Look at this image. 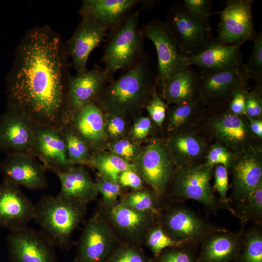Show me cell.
Returning a JSON list of instances; mask_svg holds the SVG:
<instances>
[{
    "label": "cell",
    "instance_id": "1",
    "mask_svg": "<svg viewBox=\"0 0 262 262\" xmlns=\"http://www.w3.org/2000/svg\"><path fill=\"white\" fill-rule=\"evenodd\" d=\"M68 59L61 37L50 27L30 30L16 49L7 82L8 104L36 124L58 127L66 107Z\"/></svg>",
    "mask_w": 262,
    "mask_h": 262
},
{
    "label": "cell",
    "instance_id": "2",
    "mask_svg": "<svg viewBox=\"0 0 262 262\" xmlns=\"http://www.w3.org/2000/svg\"><path fill=\"white\" fill-rule=\"evenodd\" d=\"M157 86V75L153 76L148 60L143 56L118 79L106 85L95 103L103 111L124 116L145 107Z\"/></svg>",
    "mask_w": 262,
    "mask_h": 262
},
{
    "label": "cell",
    "instance_id": "3",
    "mask_svg": "<svg viewBox=\"0 0 262 262\" xmlns=\"http://www.w3.org/2000/svg\"><path fill=\"white\" fill-rule=\"evenodd\" d=\"M87 205L59 194L43 195L35 204L33 220L55 247L68 250L73 233L85 216Z\"/></svg>",
    "mask_w": 262,
    "mask_h": 262
},
{
    "label": "cell",
    "instance_id": "4",
    "mask_svg": "<svg viewBox=\"0 0 262 262\" xmlns=\"http://www.w3.org/2000/svg\"><path fill=\"white\" fill-rule=\"evenodd\" d=\"M139 15L140 10L130 13L109 32L100 62L113 80L116 71L130 68L143 56L145 36Z\"/></svg>",
    "mask_w": 262,
    "mask_h": 262
},
{
    "label": "cell",
    "instance_id": "5",
    "mask_svg": "<svg viewBox=\"0 0 262 262\" xmlns=\"http://www.w3.org/2000/svg\"><path fill=\"white\" fill-rule=\"evenodd\" d=\"M198 127L195 129L202 132V136H206L207 140L212 139L233 152L250 146L262 144L261 140L251 132L246 115L240 116L230 113L227 105L206 107L195 128Z\"/></svg>",
    "mask_w": 262,
    "mask_h": 262
},
{
    "label": "cell",
    "instance_id": "6",
    "mask_svg": "<svg viewBox=\"0 0 262 262\" xmlns=\"http://www.w3.org/2000/svg\"><path fill=\"white\" fill-rule=\"evenodd\" d=\"M213 169L204 161L176 167L168 186L169 197L176 200H195L210 211H216L220 204L211 185Z\"/></svg>",
    "mask_w": 262,
    "mask_h": 262
},
{
    "label": "cell",
    "instance_id": "7",
    "mask_svg": "<svg viewBox=\"0 0 262 262\" xmlns=\"http://www.w3.org/2000/svg\"><path fill=\"white\" fill-rule=\"evenodd\" d=\"M157 222L180 245L200 244L209 234L223 229L184 206L160 208Z\"/></svg>",
    "mask_w": 262,
    "mask_h": 262
},
{
    "label": "cell",
    "instance_id": "8",
    "mask_svg": "<svg viewBox=\"0 0 262 262\" xmlns=\"http://www.w3.org/2000/svg\"><path fill=\"white\" fill-rule=\"evenodd\" d=\"M132 164L144 181L160 198L163 197L176 168L166 143L151 141L142 148Z\"/></svg>",
    "mask_w": 262,
    "mask_h": 262
},
{
    "label": "cell",
    "instance_id": "9",
    "mask_svg": "<svg viewBox=\"0 0 262 262\" xmlns=\"http://www.w3.org/2000/svg\"><path fill=\"white\" fill-rule=\"evenodd\" d=\"M142 29L145 38L153 43L157 51V85L161 87L172 75L191 66L188 55L182 50L165 22L153 20Z\"/></svg>",
    "mask_w": 262,
    "mask_h": 262
},
{
    "label": "cell",
    "instance_id": "10",
    "mask_svg": "<svg viewBox=\"0 0 262 262\" xmlns=\"http://www.w3.org/2000/svg\"><path fill=\"white\" fill-rule=\"evenodd\" d=\"M165 23L187 55L200 51L213 41L210 24L190 13L182 3L170 6Z\"/></svg>",
    "mask_w": 262,
    "mask_h": 262
},
{
    "label": "cell",
    "instance_id": "11",
    "mask_svg": "<svg viewBox=\"0 0 262 262\" xmlns=\"http://www.w3.org/2000/svg\"><path fill=\"white\" fill-rule=\"evenodd\" d=\"M121 242L101 211L85 224L74 260L76 262H106Z\"/></svg>",
    "mask_w": 262,
    "mask_h": 262
},
{
    "label": "cell",
    "instance_id": "12",
    "mask_svg": "<svg viewBox=\"0 0 262 262\" xmlns=\"http://www.w3.org/2000/svg\"><path fill=\"white\" fill-rule=\"evenodd\" d=\"M229 171L231 198L239 207L262 182V144L234 152Z\"/></svg>",
    "mask_w": 262,
    "mask_h": 262
},
{
    "label": "cell",
    "instance_id": "13",
    "mask_svg": "<svg viewBox=\"0 0 262 262\" xmlns=\"http://www.w3.org/2000/svg\"><path fill=\"white\" fill-rule=\"evenodd\" d=\"M252 0H229L220 12L218 36L215 40L225 45L241 46L253 40L257 33L254 29Z\"/></svg>",
    "mask_w": 262,
    "mask_h": 262
},
{
    "label": "cell",
    "instance_id": "14",
    "mask_svg": "<svg viewBox=\"0 0 262 262\" xmlns=\"http://www.w3.org/2000/svg\"><path fill=\"white\" fill-rule=\"evenodd\" d=\"M198 97L206 107L227 105L235 90L248 80L241 67L224 71L200 68L197 72Z\"/></svg>",
    "mask_w": 262,
    "mask_h": 262
},
{
    "label": "cell",
    "instance_id": "15",
    "mask_svg": "<svg viewBox=\"0 0 262 262\" xmlns=\"http://www.w3.org/2000/svg\"><path fill=\"white\" fill-rule=\"evenodd\" d=\"M6 240L11 262H57L55 247L40 230L25 226L10 230Z\"/></svg>",
    "mask_w": 262,
    "mask_h": 262
},
{
    "label": "cell",
    "instance_id": "16",
    "mask_svg": "<svg viewBox=\"0 0 262 262\" xmlns=\"http://www.w3.org/2000/svg\"><path fill=\"white\" fill-rule=\"evenodd\" d=\"M101 212L122 242L140 246L150 228L157 221L158 215L137 211L119 202Z\"/></svg>",
    "mask_w": 262,
    "mask_h": 262
},
{
    "label": "cell",
    "instance_id": "17",
    "mask_svg": "<svg viewBox=\"0 0 262 262\" xmlns=\"http://www.w3.org/2000/svg\"><path fill=\"white\" fill-rule=\"evenodd\" d=\"M34 125L25 113L8 104L0 115V152L31 153Z\"/></svg>",
    "mask_w": 262,
    "mask_h": 262
},
{
    "label": "cell",
    "instance_id": "18",
    "mask_svg": "<svg viewBox=\"0 0 262 262\" xmlns=\"http://www.w3.org/2000/svg\"><path fill=\"white\" fill-rule=\"evenodd\" d=\"M0 171L3 180L29 190H41L49 186L46 169L31 153L7 154L0 163Z\"/></svg>",
    "mask_w": 262,
    "mask_h": 262
},
{
    "label": "cell",
    "instance_id": "19",
    "mask_svg": "<svg viewBox=\"0 0 262 262\" xmlns=\"http://www.w3.org/2000/svg\"><path fill=\"white\" fill-rule=\"evenodd\" d=\"M31 153L46 170L53 173L73 166L68 160L66 144L58 127L35 124Z\"/></svg>",
    "mask_w": 262,
    "mask_h": 262
},
{
    "label": "cell",
    "instance_id": "20",
    "mask_svg": "<svg viewBox=\"0 0 262 262\" xmlns=\"http://www.w3.org/2000/svg\"><path fill=\"white\" fill-rule=\"evenodd\" d=\"M114 80L104 68L96 65L92 69L77 73L74 76L70 74L64 114L71 112L87 103L95 102L105 86Z\"/></svg>",
    "mask_w": 262,
    "mask_h": 262
},
{
    "label": "cell",
    "instance_id": "21",
    "mask_svg": "<svg viewBox=\"0 0 262 262\" xmlns=\"http://www.w3.org/2000/svg\"><path fill=\"white\" fill-rule=\"evenodd\" d=\"M34 207L19 186L3 180L0 183V227L12 230L27 226Z\"/></svg>",
    "mask_w": 262,
    "mask_h": 262
},
{
    "label": "cell",
    "instance_id": "22",
    "mask_svg": "<svg viewBox=\"0 0 262 262\" xmlns=\"http://www.w3.org/2000/svg\"><path fill=\"white\" fill-rule=\"evenodd\" d=\"M62 123H67L89 147L101 145L107 138L104 114L95 102L87 103L65 114Z\"/></svg>",
    "mask_w": 262,
    "mask_h": 262
},
{
    "label": "cell",
    "instance_id": "23",
    "mask_svg": "<svg viewBox=\"0 0 262 262\" xmlns=\"http://www.w3.org/2000/svg\"><path fill=\"white\" fill-rule=\"evenodd\" d=\"M107 32L96 22L82 18L72 35L65 44L71 66L77 73L87 69V63L91 52L100 45Z\"/></svg>",
    "mask_w": 262,
    "mask_h": 262
},
{
    "label": "cell",
    "instance_id": "24",
    "mask_svg": "<svg viewBox=\"0 0 262 262\" xmlns=\"http://www.w3.org/2000/svg\"><path fill=\"white\" fill-rule=\"evenodd\" d=\"M141 1L140 0H84L82 2L79 14L82 18L91 20L110 32Z\"/></svg>",
    "mask_w": 262,
    "mask_h": 262
},
{
    "label": "cell",
    "instance_id": "25",
    "mask_svg": "<svg viewBox=\"0 0 262 262\" xmlns=\"http://www.w3.org/2000/svg\"><path fill=\"white\" fill-rule=\"evenodd\" d=\"M245 233L225 229L207 236L200 243L197 262H234L242 246Z\"/></svg>",
    "mask_w": 262,
    "mask_h": 262
},
{
    "label": "cell",
    "instance_id": "26",
    "mask_svg": "<svg viewBox=\"0 0 262 262\" xmlns=\"http://www.w3.org/2000/svg\"><path fill=\"white\" fill-rule=\"evenodd\" d=\"M166 145L176 167L204 161L209 146L207 140L194 128L171 133Z\"/></svg>",
    "mask_w": 262,
    "mask_h": 262
},
{
    "label": "cell",
    "instance_id": "27",
    "mask_svg": "<svg viewBox=\"0 0 262 262\" xmlns=\"http://www.w3.org/2000/svg\"><path fill=\"white\" fill-rule=\"evenodd\" d=\"M241 46L225 45L213 41L200 51L188 55V63L200 68L224 71L242 66Z\"/></svg>",
    "mask_w": 262,
    "mask_h": 262
},
{
    "label": "cell",
    "instance_id": "28",
    "mask_svg": "<svg viewBox=\"0 0 262 262\" xmlns=\"http://www.w3.org/2000/svg\"><path fill=\"white\" fill-rule=\"evenodd\" d=\"M53 173L60 180L61 189L58 194L60 196L88 204L99 194L96 182L82 166L73 165L66 171Z\"/></svg>",
    "mask_w": 262,
    "mask_h": 262
},
{
    "label": "cell",
    "instance_id": "29",
    "mask_svg": "<svg viewBox=\"0 0 262 262\" xmlns=\"http://www.w3.org/2000/svg\"><path fill=\"white\" fill-rule=\"evenodd\" d=\"M160 88V95L167 104L192 102L198 98L197 73L187 67L170 76Z\"/></svg>",
    "mask_w": 262,
    "mask_h": 262
},
{
    "label": "cell",
    "instance_id": "30",
    "mask_svg": "<svg viewBox=\"0 0 262 262\" xmlns=\"http://www.w3.org/2000/svg\"><path fill=\"white\" fill-rule=\"evenodd\" d=\"M206 107L200 98L186 103L174 105L167 109L166 117L168 132L194 128L201 119Z\"/></svg>",
    "mask_w": 262,
    "mask_h": 262
},
{
    "label": "cell",
    "instance_id": "31",
    "mask_svg": "<svg viewBox=\"0 0 262 262\" xmlns=\"http://www.w3.org/2000/svg\"><path fill=\"white\" fill-rule=\"evenodd\" d=\"M87 164L95 168L100 177L115 181H118L120 174L123 171H135L132 163L111 152L94 153L91 155Z\"/></svg>",
    "mask_w": 262,
    "mask_h": 262
},
{
    "label": "cell",
    "instance_id": "32",
    "mask_svg": "<svg viewBox=\"0 0 262 262\" xmlns=\"http://www.w3.org/2000/svg\"><path fill=\"white\" fill-rule=\"evenodd\" d=\"M65 141L67 155L72 165L88 164L91 154L87 144L66 123L58 126Z\"/></svg>",
    "mask_w": 262,
    "mask_h": 262
},
{
    "label": "cell",
    "instance_id": "33",
    "mask_svg": "<svg viewBox=\"0 0 262 262\" xmlns=\"http://www.w3.org/2000/svg\"><path fill=\"white\" fill-rule=\"evenodd\" d=\"M160 198L152 190L142 189L123 194L118 202L133 210L158 215L160 210L158 203Z\"/></svg>",
    "mask_w": 262,
    "mask_h": 262
},
{
    "label": "cell",
    "instance_id": "34",
    "mask_svg": "<svg viewBox=\"0 0 262 262\" xmlns=\"http://www.w3.org/2000/svg\"><path fill=\"white\" fill-rule=\"evenodd\" d=\"M261 224H255L245 233L241 249L234 262H262Z\"/></svg>",
    "mask_w": 262,
    "mask_h": 262
},
{
    "label": "cell",
    "instance_id": "35",
    "mask_svg": "<svg viewBox=\"0 0 262 262\" xmlns=\"http://www.w3.org/2000/svg\"><path fill=\"white\" fill-rule=\"evenodd\" d=\"M197 246L184 245L166 248L151 258L150 262H197Z\"/></svg>",
    "mask_w": 262,
    "mask_h": 262
},
{
    "label": "cell",
    "instance_id": "36",
    "mask_svg": "<svg viewBox=\"0 0 262 262\" xmlns=\"http://www.w3.org/2000/svg\"><path fill=\"white\" fill-rule=\"evenodd\" d=\"M238 217L261 224L262 220V182L239 207Z\"/></svg>",
    "mask_w": 262,
    "mask_h": 262
},
{
    "label": "cell",
    "instance_id": "37",
    "mask_svg": "<svg viewBox=\"0 0 262 262\" xmlns=\"http://www.w3.org/2000/svg\"><path fill=\"white\" fill-rule=\"evenodd\" d=\"M144 244L151 251L153 257L157 256L166 248L180 246L168 235L157 221L147 231Z\"/></svg>",
    "mask_w": 262,
    "mask_h": 262
},
{
    "label": "cell",
    "instance_id": "38",
    "mask_svg": "<svg viewBox=\"0 0 262 262\" xmlns=\"http://www.w3.org/2000/svg\"><path fill=\"white\" fill-rule=\"evenodd\" d=\"M150 259L140 246L121 242L106 262H150Z\"/></svg>",
    "mask_w": 262,
    "mask_h": 262
},
{
    "label": "cell",
    "instance_id": "39",
    "mask_svg": "<svg viewBox=\"0 0 262 262\" xmlns=\"http://www.w3.org/2000/svg\"><path fill=\"white\" fill-rule=\"evenodd\" d=\"M253 45L248 62L243 64L248 80L255 82L262 80V33H257L253 39Z\"/></svg>",
    "mask_w": 262,
    "mask_h": 262
},
{
    "label": "cell",
    "instance_id": "40",
    "mask_svg": "<svg viewBox=\"0 0 262 262\" xmlns=\"http://www.w3.org/2000/svg\"><path fill=\"white\" fill-rule=\"evenodd\" d=\"M98 193L102 196L101 207L104 210L118 202V198L123 194L122 188L118 181L99 177L95 182Z\"/></svg>",
    "mask_w": 262,
    "mask_h": 262
},
{
    "label": "cell",
    "instance_id": "41",
    "mask_svg": "<svg viewBox=\"0 0 262 262\" xmlns=\"http://www.w3.org/2000/svg\"><path fill=\"white\" fill-rule=\"evenodd\" d=\"M213 174L214 177L213 189L219 195L218 200L220 205H223L234 215H237L235 210L230 206L229 199L227 197V192L229 186L227 168L223 165L216 164L214 166Z\"/></svg>",
    "mask_w": 262,
    "mask_h": 262
},
{
    "label": "cell",
    "instance_id": "42",
    "mask_svg": "<svg viewBox=\"0 0 262 262\" xmlns=\"http://www.w3.org/2000/svg\"><path fill=\"white\" fill-rule=\"evenodd\" d=\"M234 153L220 143L214 142L209 145L204 161L213 166L216 164L223 165L229 171Z\"/></svg>",
    "mask_w": 262,
    "mask_h": 262
},
{
    "label": "cell",
    "instance_id": "43",
    "mask_svg": "<svg viewBox=\"0 0 262 262\" xmlns=\"http://www.w3.org/2000/svg\"><path fill=\"white\" fill-rule=\"evenodd\" d=\"M246 115L254 119H262V80L255 82L251 91H248L246 101Z\"/></svg>",
    "mask_w": 262,
    "mask_h": 262
},
{
    "label": "cell",
    "instance_id": "44",
    "mask_svg": "<svg viewBox=\"0 0 262 262\" xmlns=\"http://www.w3.org/2000/svg\"><path fill=\"white\" fill-rule=\"evenodd\" d=\"M109 149L110 152L131 163L142 150L138 145L127 139H120L115 141L110 145Z\"/></svg>",
    "mask_w": 262,
    "mask_h": 262
},
{
    "label": "cell",
    "instance_id": "45",
    "mask_svg": "<svg viewBox=\"0 0 262 262\" xmlns=\"http://www.w3.org/2000/svg\"><path fill=\"white\" fill-rule=\"evenodd\" d=\"M168 104L157 92L146 106L151 120L159 127H161L166 117Z\"/></svg>",
    "mask_w": 262,
    "mask_h": 262
},
{
    "label": "cell",
    "instance_id": "46",
    "mask_svg": "<svg viewBox=\"0 0 262 262\" xmlns=\"http://www.w3.org/2000/svg\"><path fill=\"white\" fill-rule=\"evenodd\" d=\"M184 7L192 15L205 23L210 24L212 2L210 0H184Z\"/></svg>",
    "mask_w": 262,
    "mask_h": 262
},
{
    "label": "cell",
    "instance_id": "47",
    "mask_svg": "<svg viewBox=\"0 0 262 262\" xmlns=\"http://www.w3.org/2000/svg\"><path fill=\"white\" fill-rule=\"evenodd\" d=\"M248 92L246 82H243L233 93L227 105L228 110L233 114L245 116L246 115V101Z\"/></svg>",
    "mask_w": 262,
    "mask_h": 262
},
{
    "label": "cell",
    "instance_id": "48",
    "mask_svg": "<svg viewBox=\"0 0 262 262\" xmlns=\"http://www.w3.org/2000/svg\"><path fill=\"white\" fill-rule=\"evenodd\" d=\"M105 130L107 136L111 138H118L125 132L127 127L124 116L107 113L104 115Z\"/></svg>",
    "mask_w": 262,
    "mask_h": 262
},
{
    "label": "cell",
    "instance_id": "49",
    "mask_svg": "<svg viewBox=\"0 0 262 262\" xmlns=\"http://www.w3.org/2000/svg\"><path fill=\"white\" fill-rule=\"evenodd\" d=\"M152 128V123L148 117H139L132 126L131 135L137 141L145 139L149 134Z\"/></svg>",
    "mask_w": 262,
    "mask_h": 262
},
{
    "label": "cell",
    "instance_id": "50",
    "mask_svg": "<svg viewBox=\"0 0 262 262\" xmlns=\"http://www.w3.org/2000/svg\"><path fill=\"white\" fill-rule=\"evenodd\" d=\"M118 182L123 187H130L134 190L143 188L144 180L135 171L128 170L122 172Z\"/></svg>",
    "mask_w": 262,
    "mask_h": 262
},
{
    "label": "cell",
    "instance_id": "51",
    "mask_svg": "<svg viewBox=\"0 0 262 262\" xmlns=\"http://www.w3.org/2000/svg\"><path fill=\"white\" fill-rule=\"evenodd\" d=\"M246 117L250 129L252 133L258 139L262 140V119H254Z\"/></svg>",
    "mask_w": 262,
    "mask_h": 262
},
{
    "label": "cell",
    "instance_id": "52",
    "mask_svg": "<svg viewBox=\"0 0 262 262\" xmlns=\"http://www.w3.org/2000/svg\"><path fill=\"white\" fill-rule=\"evenodd\" d=\"M71 262H76V261L74 259Z\"/></svg>",
    "mask_w": 262,
    "mask_h": 262
}]
</instances>
